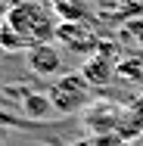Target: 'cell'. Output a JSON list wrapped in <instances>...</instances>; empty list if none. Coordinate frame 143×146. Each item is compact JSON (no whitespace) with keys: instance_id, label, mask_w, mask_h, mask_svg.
I'll return each instance as SVG.
<instances>
[{"instance_id":"obj_1","label":"cell","mask_w":143,"mask_h":146,"mask_svg":"<svg viewBox=\"0 0 143 146\" xmlns=\"http://www.w3.org/2000/svg\"><path fill=\"white\" fill-rule=\"evenodd\" d=\"M6 22L28 40V47H34V44L56 40L62 19L56 16L50 0H13L6 9Z\"/></svg>"},{"instance_id":"obj_2","label":"cell","mask_w":143,"mask_h":146,"mask_svg":"<svg viewBox=\"0 0 143 146\" xmlns=\"http://www.w3.org/2000/svg\"><path fill=\"white\" fill-rule=\"evenodd\" d=\"M87 93H90V84L81 78V72L75 75H59L50 87V103H53V112L59 115H72L78 112L81 106H87Z\"/></svg>"},{"instance_id":"obj_3","label":"cell","mask_w":143,"mask_h":146,"mask_svg":"<svg viewBox=\"0 0 143 146\" xmlns=\"http://www.w3.org/2000/svg\"><path fill=\"white\" fill-rule=\"evenodd\" d=\"M56 44H62V47L72 50V53H96L100 37H96L93 28L84 25V22H59Z\"/></svg>"},{"instance_id":"obj_4","label":"cell","mask_w":143,"mask_h":146,"mask_svg":"<svg viewBox=\"0 0 143 146\" xmlns=\"http://www.w3.org/2000/svg\"><path fill=\"white\" fill-rule=\"evenodd\" d=\"M25 62H28V68L37 78H53V75L62 72V53H59L56 40L28 47V50H25Z\"/></svg>"},{"instance_id":"obj_5","label":"cell","mask_w":143,"mask_h":146,"mask_svg":"<svg viewBox=\"0 0 143 146\" xmlns=\"http://www.w3.org/2000/svg\"><path fill=\"white\" fill-rule=\"evenodd\" d=\"M81 78L90 87H109L115 78V59L106 53H90L81 62Z\"/></svg>"},{"instance_id":"obj_6","label":"cell","mask_w":143,"mask_h":146,"mask_svg":"<svg viewBox=\"0 0 143 146\" xmlns=\"http://www.w3.org/2000/svg\"><path fill=\"white\" fill-rule=\"evenodd\" d=\"M22 112L28 121H47L53 115V103H50V93H22Z\"/></svg>"},{"instance_id":"obj_7","label":"cell","mask_w":143,"mask_h":146,"mask_svg":"<svg viewBox=\"0 0 143 146\" xmlns=\"http://www.w3.org/2000/svg\"><path fill=\"white\" fill-rule=\"evenodd\" d=\"M115 78H121V81H128V84H143V56L140 53L121 56L115 62Z\"/></svg>"},{"instance_id":"obj_8","label":"cell","mask_w":143,"mask_h":146,"mask_svg":"<svg viewBox=\"0 0 143 146\" xmlns=\"http://www.w3.org/2000/svg\"><path fill=\"white\" fill-rule=\"evenodd\" d=\"M50 3H53V9H56V16L62 22H84V19H90L87 0H50Z\"/></svg>"},{"instance_id":"obj_9","label":"cell","mask_w":143,"mask_h":146,"mask_svg":"<svg viewBox=\"0 0 143 146\" xmlns=\"http://www.w3.org/2000/svg\"><path fill=\"white\" fill-rule=\"evenodd\" d=\"M0 50L3 53H19V50H28V40L13 28L6 19L0 22Z\"/></svg>"},{"instance_id":"obj_10","label":"cell","mask_w":143,"mask_h":146,"mask_svg":"<svg viewBox=\"0 0 143 146\" xmlns=\"http://www.w3.org/2000/svg\"><path fill=\"white\" fill-rule=\"evenodd\" d=\"M118 37H121L124 44H134L137 50H143V16L121 22V28H118Z\"/></svg>"},{"instance_id":"obj_11","label":"cell","mask_w":143,"mask_h":146,"mask_svg":"<svg viewBox=\"0 0 143 146\" xmlns=\"http://www.w3.org/2000/svg\"><path fill=\"white\" fill-rule=\"evenodd\" d=\"M124 121L134 124V134H143V96H137L131 103V109L124 112Z\"/></svg>"},{"instance_id":"obj_12","label":"cell","mask_w":143,"mask_h":146,"mask_svg":"<svg viewBox=\"0 0 143 146\" xmlns=\"http://www.w3.org/2000/svg\"><path fill=\"white\" fill-rule=\"evenodd\" d=\"M115 3H124L134 16H143V0H115Z\"/></svg>"},{"instance_id":"obj_13","label":"cell","mask_w":143,"mask_h":146,"mask_svg":"<svg viewBox=\"0 0 143 146\" xmlns=\"http://www.w3.org/2000/svg\"><path fill=\"white\" fill-rule=\"evenodd\" d=\"M72 146H93V137H90V140H75Z\"/></svg>"},{"instance_id":"obj_14","label":"cell","mask_w":143,"mask_h":146,"mask_svg":"<svg viewBox=\"0 0 143 146\" xmlns=\"http://www.w3.org/2000/svg\"><path fill=\"white\" fill-rule=\"evenodd\" d=\"M3 3H6V6H9V3H13V0H3Z\"/></svg>"}]
</instances>
